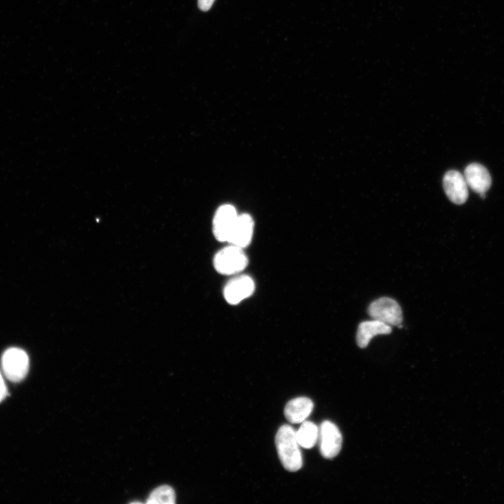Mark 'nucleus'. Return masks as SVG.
I'll list each match as a JSON object with an SVG mask.
<instances>
[{
    "label": "nucleus",
    "mask_w": 504,
    "mask_h": 504,
    "mask_svg": "<svg viewBox=\"0 0 504 504\" xmlns=\"http://www.w3.org/2000/svg\"><path fill=\"white\" fill-rule=\"evenodd\" d=\"M295 435L300 447L310 449L318 442V428L312 421H304Z\"/></svg>",
    "instance_id": "nucleus-13"
},
{
    "label": "nucleus",
    "mask_w": 504,
    "mask_h": 504,
    "mask_svg": "<svg viewBox=\"0 0 504 504\" xmlns=\"http://www.w3.org/2000/svg\"><path fill=\"white\" fill-rule=\"evenodd\" d=\"M253 231V221L251 216L247 214L238 215L227 241L244 248L251 242Z\"/></svg>",
    "instance_id": "nucleus-9"
},
{
    "label": "nucleus",
    "mask_w": 504,
    "mask_h": 504,
    "mask_svg": "<svg viewBox=\"0 0 504 504\" xmlns=\"http://www.w3.org/2000/svg\"><path fill=\"white\" fill-rule=\"evenodd\" d=\"M214 1L215 0H198V7L202 11H207L211 8Z\"/></svg>",
    "instance_id": "nucleus-15"
},
{
    "label": "nucleus",
    "mask_w": 504,
    "mask_h": 504,
    "mask_svg": "<svg viewBox=\"0 0 504 504\" xmlns=\"http://www.w3.org/2000/svg\"><path fill=\"white\" fill-rule=\"evenodd\" d=\"M368 313L374 320L388 326L401 325L402 312L398 303L393 299L382 297L373 301L368 307Z\"/></svg>",
    "instance_id": "nucleus-4"
},
{
    "label": "nucleus",
    "mask_w": 504,
    "mask_h": 504,
    "mask_svg": "<svg viewBox=\"0 0 504 504\" xmlns=\"http://www.w3.org/2000/svg\"><path fill=\"white\" fill-rule=\"evenodd\" d=\"M392 331L391 326L377 320L361 322L356 333V342L359 347L365 348L372 338L377 335L389 334Z\"/></svg>",
    "instance_id": "nucleus-12"
},
{
    "label": "nucleus",
    "mask_w": 504,
    "mask_h": 504,
    "mask_svg": "<svg viewBox=\"0 0 504 504\" xmlns=\"http://www.w3.org/2000/svg\"><path fill=\"white\" fill-rule=\"evenodd\" d=\"M237 216L235 208L230 204L222 205L217 209L213 220V231L218 241H227Z\"/></svg>",
    "instance_id": "nucleus-6"
},
{
    "label": "nucleus",
    "mask_w": 504,
    "mask_h": 504,
    "mask_svg": "<svg viewBox=\"0 0 504 504\" xmlns=\"http://www.w3.org/2000/svg\"><path fill=\"white\" fill-rule=\"evenodd\" d=\"M313 408L314 403L309 398H295L286 405L284 416L292 424L302 423L309 416Z\"/></svg>",
    "instance_id": "nucleus-11"
},
{
    "label": "nucleus",
    "mask_w": 504,
    "mask_h": 504,
    "mask_svg": "<svg viewBox=\"0 0 504 504\" xmlns=\"http://www.w3.org/2000/svg\"><path fill=\"white\" fill-rule=\"evenodd\" d=\"M253 279L246 275L236 276L230 280L224 288V297L231 304H236L249 297L254 291Z\"/></svg>",
    "instance_id": "nucleus-8"
},
{
    "label": "nucleus",
    "mask_w": 504,
    "mask_h": 504,
    "mask_svg": "<svg viewBox=\"0 0 504 504\" xmlns=\"http://www.w3.org/2000/svg\"><path fill=\"white\" fill-rule=\"evenodd\" d=\"M443 188L451 202L456 204L465 203L468 197V185L464 176L458 171L450 170L443 178Z\"/></svg>",
    "instance_id": "nucleus-7"
},
{
    "label": "nucleus",
    "mask_w": 504,
    "mask_h": 504,
    "mask_svg": "<svg viewBox=\"0 0 504 504\" xmlns=\"http://www.w3.org/2000/svg\"><path fill=\"white\" fill-rule=\"evenodd\" d=\"M248 264L243 248L230 244L220 250L215 255L214 265L220 274H232L242 271Z\"/></svg>",
    "instance_id": "nucleus-3"
},
{
    "label": "nucleus",
    "mask_w": 504,
    "mask_h": 504,
    "mask_svg": "<svg viewBox=\"0 0 504 504\" xmlns=\"http://www.w3.org/2000/svg\"><path fill=\"white\" fill-rule=\"evenodd\" d=\"M275 444L279 458L288 471L295 472L302 465V457L297 441L295 430L288 424L281 426L275 437Z\"/></svg>",
    "instance_id": "nucleus-1"
},
{
    "label": "nucleus",
    "mask_w": 504,
    "mask_h": 504,
    "mask_svg": "<svg viewBox=\"0 0 504 504\" xmlns=\"http://www.w3.org/2000/svg\"><path fill=\"white\" fill-rule=\"evenodd\" d=\"M147 503L173 504L175 503L174 491L169 486H161L150 494Z\"/></svg>",
    "instance_id": "nucleus-14"
},
{
    "label": "nucleus",
    "mask_w": 504,
    "mask_h": 504,
    "mask_svg": "<svg viewBox=\"0 0 504 504\" xmlns=\"http://www.w3.org/2000/svg\"><path fill=\"white\" fill-rule=\"evenodd\" d=\"M8 395V390L3 377L0 372V402H1Z\"/></svg>",
    "instance_id": "nucleus-16"
},
{
    "label": "nucleus",
    "mask_w": 504,
    "mask_h": 504,
    "mask_svg": "<svg viewBox=\"0 0 504 504\" xmlns=\"http://www.w3.org/2000/svg\"><path fill=\"white\" fill-rule=\"evenodd\" d=\"M464 178L468 187L477 193L486 192L491 185L488 170L479 163H471L464 170Z\"/></svg>",
    "instance_id": "nucleus-10"
},
{
    "label": "nucleus",
    "mask_w": 504,
    "mask_h": 504,
    "mask_svg": "<svg viewBox=\"0 0 504 504\" xmlns=\"http://www.w3.org/2000/svg\"><path fill=\"white\" fill-rule=\"evenodd\" d=\"M1 368L4 376L8 380L13 382H21L29 370V357L20 348H9L2 355Z\"/></svg>",
    "instance_id": "nucleus-2"
},
{
    "label": "nucleus",
    "mask_w": 504,
    "mask_h": 504,
    "mask_svg": "<svg viewBox=\"0 0 504 504\" xmlns=\"http://www.w3.org/2000/svg\"><path fill=\"white\" fill-rule=\"evenodd\" d=\"M480 198L484 199L485 198V192L479 193Z\"/></svg>",
    "instance_id": "nucleus-17"
},
{
    "label": "nucleus",
    "mask_w": 504,
    "mask_h": 504,
    "mask_svg": "<svg viewBox=\"0 0 504 504\" xmlns=\"http://www.w3.org/2000/svg\"><path fill=\"white\" fill-rule=\"evenodd\" d=\"M319 449L326 458H332L340 451L342 437L337 426L330 421H324L318 428Z\"/></svg>",
    "instance_id": "nucleus-5"
}]
</instances>
